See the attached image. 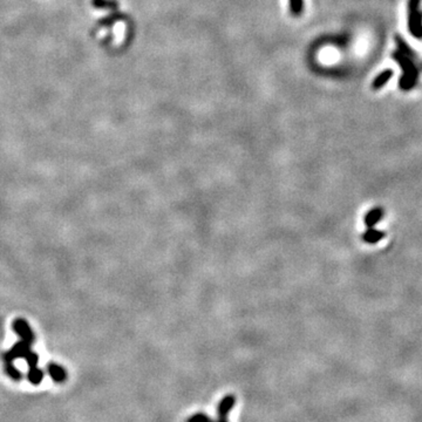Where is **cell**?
<instances>
[{
  "label": "cell",
  "mask_w": 422,
  "mask_h": 422,
  "mask_svg": "<svg viewBox=\"0 0 422 422\" xmlns=\"http://www.w3.org/2000/svg\"><path fill=\"white\" fill-rule=\"evenodd\" d=\"M393 59L396 60V63L400 65L401 69H403L404 74L400 77L399 86L403 91H409L415 87L417 77H419V71L415 65H414L412 58L405 55L404 53L394 52L393 53Z\"/></svg>",
  "instance_id": "6da1fadb"
},
{
  "label": "cell",
  "mask_w": 422,
  "mask_h": 422,
  "mask_svg": "<svg viewBox=\"0 0 422 422\" xmlns=\"http://www.w3.org/2000/svg\"><path fill=\"white\" fill-rule=\"evenodd\" d=\"M420 0H409L408 3V28L416 39H422V14L419 10Z\"/></svg>",
  "instance_id": "7a4b0ae2"
},
{
  "label": "cell",
  "mask_w": 422,
  "mask_h": 422,
  "mask_svg": "<svg viewBox=\"0 0 422 422\" xmlns=\"http://www.w3.org/2000/svg\"><path fill=\"white\" fill-rule=\"evenodd\" d=\"M236 404V396L233 394L225 395L222 400L219 401L218 406H217V414H218V420L214 422H228L229 412L233 408Z\"/></svg>",
  "instance_id": "3957f363"
},
{
  "label": "cell",
  "mask_w": 422,
  "mask_h": 422,
  "mask_svg": "<svg viewBox=\"0 0 422 422\" xmlns=\"http://www.w3.org/2000/svg\"><path fill=\"white\" fill-rule=\"evenodd\" d=\"M384 209L383 208H374L373 210H371L365 217V224L367 225L368 228H373L374 225L380 222L381 218L384 217Z\"/></svg>",
  "instance_id": "277c9868"
},
{
  "label": "cell",
  "mask_w": 422,
  "mask_h": 422,
  "mask_svg": "<svg viewBox=\"0 0 422 422\" xmlns=\"http://www.w3.org/2000/svg\"><path fill=\"white\" fill-rule=\"evenodd\" d=\"M393 76V71L392 69H385L380 73V74L375 77L374 80H373L372 83V88L373 89H380L383 88L385 85H386L389 80H391V77Z\"/></svg>",
  "instance_id": "5b68a950"
},
{
  "label": "cell",
  "mask_w": 422,
  "mask_h": 422,
  "mask_svg": "<svg viewBox=\"0 0 422 422\" xmlns=\"http://www.w3.org/2000/svg\"><path fill=\"white\" fill-rule=\"evenodd\" d=\"M385 236H386V233H385L384 231H379V230H375V229L371 228L370 230H367L363 235V240L366 242V243L368 244H375L383 238H385Z\"/></svg>",
  "instance_id": "8992f818"
},
{
  "label": "cell",
  "mask_w": 422,
  "mask_h": 422,
  "mask_svg": "<svg viewBox=\"0 0 422 422\" xmlns=\"http://www.w3.org/2000/svg\"><path fill=\"white\" fill-rule=\"evenodd\" d=\"M395 43L397 45V47H399V50H400L401 53H404L405 55L409 56V58H415V53H414V51H412L411 48H409L407 43H406L400 35L395 36Z\"/></svg>",
  "instance_id": "52a82bcc"
},
{
  "label": "cell",
  "mask_w": 422,
  "mask_h": 422,
  "mask_svg": "<svg viewBox=\"0 0 422 422\" xmlns=\"http://www.w3.org/2000/svg\"><path fill=\"white\" fill-rule=\"evenodd\" d=\"M186 422H214L210 416L207 415V414H204L202 412L199 413H195L194 415H191L190 417H188Z\"/></svg>",
  "instance_id": "ba28073f"
},
{
  "label": "cell",
  "mask_w": 422,
  "mask_h": 422,
  "mask_svg": "<svg viewBox=\"0 0 422 422\" xmlns=\"http://www.w3.org/2000/svg\"><path fill=\"white\" fill-rule=\"evenodd\" d=\"M290 6L294 15L302 14L303 9H304V0H290Z\"/></svg>",
  "instance_id": "9c48e42d"
}]
</instances>
